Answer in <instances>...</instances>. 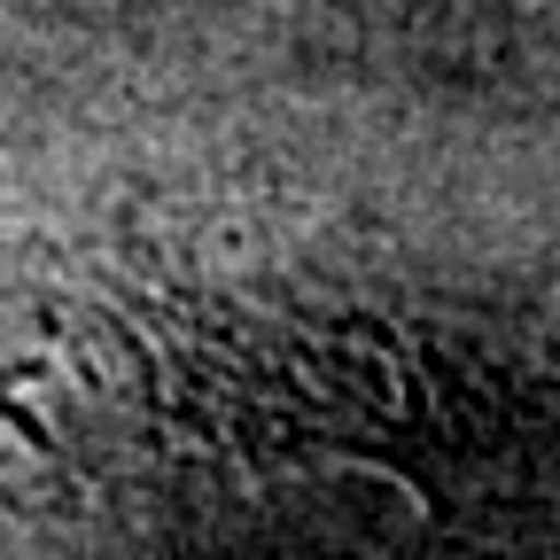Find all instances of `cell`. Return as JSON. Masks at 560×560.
I'll return each mask as SVG.
<instances>
[{"instance_id":"2","label":"cell","mask_w":560,"mask_h":560,"mask_svg":"<svg viewBox=\"0 0 560 560\" xmlns=\"http://www.w3.org/2000/svg\"><path fill=\"white\" fill-rule=\"evenodd\" d=\"M210 560H552V537L459 529L405 499H335V506L289 514Z\"/></svg>"},{"instance_id":"1","label":"cell","mask_w":560,"mask_h":560,"mask_svg":"<svg viewBox=\"0 0 560 560\" xmlns=\"http://www.w3.org/2000/svg\"><path fill=\"white\" fill-rule=\"evenodd\" d=\"M335 499L552 537L545 335L335 280L0 257V560H210Z\"/></svg>"}]
</instances>
